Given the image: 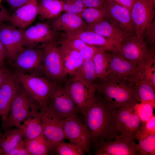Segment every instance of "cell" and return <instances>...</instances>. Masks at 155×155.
I'll return each instance as SVG.
<instances>
[{"mask_svg":"<svg viewBox=\"0 0 155 155\" xmlns=\"http://www.w3.org/2000/svg\"><path fill=\"white\" fill-rule=\"evenodd\" d=\"M16 75L10 74L0 87V115L2 123L6 119L20 87Z\"/></svg>","mask_w":155,"mask_h":155,"instance_id":"21","label":"cell"},{"mask_svg":"<svg viewBox=\"0 0 155 155\" xmlns=\"http://www.w3.org/2000/svg\"><path fill=\"white\" fill-rule=\"evenodd\" d=\"M11 16L8 10L0 4V25L4 22L9 21Z\"/></svg>","mask_w":155,"mask_h":155,"instance_id":"44","label":"cell"},{"mask_svg":"<svg viewBox=\"0 0 155 155\" xmlns=\"http://www.w3.org/2000/svg\"><path fill=\"white\" fill-rule=\"evenodd\" d=\"M98 80L95 82L96 90L117 108L125 104L137 102L134 96L133 86L107 78Z\"/></svg>","mask_w":155,"mask_h":155,"instance_id":"2","label":"cell"},{"mask_svg":"<svg viewBox=\"0 0 155 155\" xmlns=\"http://www.w3.org/2000/svg\"><path fill=\"white\" fill-rule=\"evenodd\" d=\"M52 20L50 25L53 28L58 32L64 31L67 34L86 30L87 26L81 16L72 13L65 12Z\"/></svg>","mask_w":155,"mask_h":155,"instance_id":"20","label":"cell"},{"mask_svg":"<svg viewBox=\"0 0 155 155\" xmlns=\"http://www.w3.org/2000/svg\"><path fill=\"white\" fill-rule=\"evenodd\" d=\"M42 72L46 78L57 82L65 76L62 58L59 47L55 42H51L44 48Z\"/></svg>","mask_w":155,"mask_h":155,"instance_id":"13","label":"cell"},{"mask_svg":"<svg viewBox=\"0 0 155 155\" xmlns=\"http://www.w3.org/2000/svg\"><path fill=\"white\" fill-rule=\"evenodd\" d=\"M149 2L155 7V0H147Z\"/></svg>","mask_w":155,"mask_h":155,"instance_id":"49","label":"cell"},{"mask_svg":"<svg viewBox=\"0 0 155 155\" xmlns=\"http://www.w3.org/2000/svg\"><path fill=\"white\" fill-rule=\"evenodd\" d=\"M62 36L63 38H78L88 44L100 47L110 51L117 49L109 40L90 30H84L71 34L64 33Z\"/></svg>","mask_w":155,"mask_h":155,"instance_id":"23","label":"cell"},{"mask_svg":"<svg viewBox=\"0 0 155 155\" xmlns=\"http://www.w3.org/2000/svg\"><path fill=\"white\" fill-rule=\"evenodd\" d=\"M26 142L21 141L8 154V155H28L25 148Z\"/></svg>","mask_w":155,"mask_h":155,"instance_id":"42","label":"cell"},{"mask_svg":"<svg viewBox=\"0 0 155 155\" xmlns=\"http://www.w3.org/2000/svg\"><path fill=\"white\" fill-rule=\"evenodd\" d=\"M44 55V48L24 47L13 60L16 71L40 75Z\"/></svg>","mask_w":155,"mask_h":155,"instance_id":"12","label":"cell"},{"mask_svg":"<svg viewBox=\"0 0 155 155\" xmlns=\"http://www.w3.org/2000/svg\"><path fill=\"white\" fill-rule=\"evenodd\" d=\"M105 19L124 31L135 35L130 10L115 1L105 0Z\"/></svg>","mask_w":155,"mask_h":155,"instance_id":"17","label":"cell"},{"mask_svg":"<svg viewBox=\"0 0 155 155\" xmlns=\"http://www.w3.org/2000/svg\"><path fill=\"white\" fill-rule=\"evenodd\" d=\"M134 96L137 102H146L155 108V89L145 79L141 78L133 86Z\"/></svg>","mask_w":155,"mask_h":155,"instance_id":"27","label":"cell"},{"mask_svg":"<svg viewBox=\"0 0 155 155\" xmlns=\"http://www.w3.org/2000/svg\"><path fill=\"white\" fill-rule=\"evenodd\" d=\"M60 35L50 25L39 22L24 31L22 42L24 47L44 48L47 44L55 42Z\"/></svg>","mask_w":155,"mask_h":155,"instance_id":"8","label":"cell"},{"mask_svg":"<svg viewBox=\"0 0 155 155\" xmlns=\"http://www.w3.org/2000/svg\"><path fill=\"white\" fill-rule=\"evenodd\" d=\"M101 48L88 44L78 51L84 60L92 58L95 54Z\"/></svg>","mask_w":155,"mask_h":155,"instance_id":"41","label":"cell"},{"mask_svg":"<svg viewBox=\"0 0 155 155\" xmlns=\"http://www.w3.org/2000/svg\"><path fill=\"white\" fill-rule=\"evenodd\" d=\"M38 18L43 21L52 20L63 11V0H37Z\"/></svg>","mask_w":155,"mask_h":155,"instance_id":"26","label":"cell"},{"mask_svg":"<svg viewBox=\"0 0 155 155\" xmlns=\"http://www.w3.org/2000/svg\"><path fill=\"white\" fill-rule=\"evenodd\" d=\"M135 104H126L121 106L117 110L115 118V127L118 134L135 139L142 125L134 111Z\"/></svg>","mask_w":155,"mask_h":155,"instance_id":"14","label":"cell"},{"mask_svg":"<svg viewBox=\"0 0 155 155\" xmlns=\"http://www.w3.org/2000/svg\"><path fill=\"white\" fill-rule=\"evenodd\" d=\"M23 123L21 131L26 142L42 133V126L39 108L33 110Z\"/></svg>","mask_w":155,"mask_h":155,"instance_id":"25","label":"cell"},{"mask_svg":"<svg viewBox=\"0 0 155 155\" xmlns=\"http://www.w3.org/2000/svg\"><path fill=\"white\" fill-rule=\"evenodd\" d=\"M13 9H16L25 4L30 0H5Z\"/></svg>","mask_w":155,"mask_h":155,"instance_id":"45","label":"cell"},{"mask_svg":"<svg viewBox=\"0 0 155 155\" xmlns=\"http://www.w3.org/2000/svg\"><path fill=\"white\" fill-rule=\"evenodd\" d=\"M65 87L84 116L92 101L96 90L95 83L72 78L66 82Z\"/></svg>","mask_w":155,"mask_h":155,"instance_id":"10","label":"cell"},{"mask_svg":"<svg viewBox=\"0 0 155 155\" xmlns=\"http://www.w3.org/2000/svg\"><path fill=\"white\" fill-rule=\"evenodd\" d=\"M60 42L65 43L72 49L78 51L88 44L78 38H63L61 41L59 42L58 43Z\"/></svg>","mask_w":155,"mask_h":155,"instance_id":"40","label":"cell"},{"mask_svg":"<svg viewBox=\"0 0 155 155\" xmlns=\"http://www.w3.org/2000/svg\"><path fill=\"white\" fill-rule=\"evenodd\" d=\"M143 38L146 41L148 44L150 46L151 49H155V19H154L152 22L147 26L144 36Z\"/></svg>","mask_w":155,"mask_h":155,"instance_id":"39","label":"cell"},{"mask_svg":"<svg viewBox=\"0 0 155 155\" xmlns=\"http://www.w3.org/2000/svg\"><path fill=\"white\" fill-rule=\"evenodd\" d=\"M143 69L123 57L115 50L110 51L109 73L106 78L133 86L142 78Z\"/></svg>","mask_w":155,"mask_h":155,"instance_id":"4","label":"cell"},{"mask_svg":"<svg viewBox=\"0 0 155 155\" xmlns=\"http://www.w3.org/2000/svg\"><path fill=\"white\" fill-rule=\"evenodd\" d=\"M72 75L74 79L95 82L98 79L92 58L84 60Z\"/></svg>","mask_w":155,"mask_h":155,"instance_id":"31","label":"cell"},{"mask_svg":"<svg viewBox=\"0 0 155 155\" xmlns=\"http://www.w3.org/2000/svg\"><path fill=\"white\" fill-rule=\"evenodd\" d=\"M147 42L135 35H130L117 50L124 58L137 63L143 69L146 64L155 57V50L149 49Z\"/></svg>","mask_w":155,"mask_h":155,"instance_id":"6","label":"cell"},{"mask_svg":"<svg viewBox=\"0 0 155 155\" xmlns=\"http://www.w3.org/2000/svg\"><path fill=\"white\" fill-rule=\"evenodd\" d=\"M155 7L147 0H134L130 10L135 35L144 39L147 26L154 19Z\"/></svg>","mask_w":155,"mask_h":155,"instance_id":"15","label":"cell"},{"mask_svg":"<svg viewBox=\"0 0 155 155\" xmlns=\"http://www.w3.org/2000/svg\"><path fill=\"white\" fill-rule=\"evenodd\" d=\"M7 53L4 46L0 41V67H2Z\"/></svg>","mask_w":155,"mask_h":155,"instance_id":"48","label":"cell"},{"mask_svg":"<svg viewBox=\"0 0 155 155\" xmlns=\"http://www.w3.org/2000/svg\"><path fill=\"white\" fill-rule=\"evenodd\" d=\"M86 7L81 0H63V11L81 16Z\"/></svg>","mask_w":155,"mask_h":155,"instance_id":"35","label":"cell"},{"mask_svg":"<svg viewBox=\"0 0 155 155\" xmlns=\"http://www.w3.org/2000/svg\"><path fill=\"white\" fill-rule=\"evenodd\" d=\"M86 7H100L104 4L105 0H81Z\"/></svg>","mask_w":155,"mask_h":155,"instance_id":"43","label":"cell"},{"mask_svg":"<svg viewBox=\"0 0 155 155\" xmlns=\"http://www.w3.org/2000/svg\"><path fill=\"white\" fill-rule=\"evenodd\" d=\"M59 47L61 55L64 70L65 76L72 75L75 71L83 63L84 60L79 53L65 43Z\"/></svg>","mask_w":155,"mask_h":155,"instance_id":"24","label":"cell"},{"mask_svg":"<svg viewBox=\"0 0 155 155\" xmlns=\"http://www.w3.org/2000/svg\"><path fill=\"white\" fill-rule=\"evenodd\" d=\"M110 51L101 48L92 58L98 80L104 79L109 74Z\"/></svg>","mask_w":155,"mask_h":155,"instance_id":"29","label":"cell"},{"mask_svg":"<svg viewBox=\"0 0 155 155\" xmlns=\"http://www.w3.org/2000/svg\"><path fill=\"white\" fill-rule=\"evenodd\" d=\"M155 57H153L145 65L142 78L148 82L155 89Z\"/></svg>","mask_w":155,"mask_h":155,"instance_id":"37","label":"cell"},{"mask_svg":"<svg viewBox=\"0 0 155 155\" xmlns=\"http://www.w3.org/2000/svg\"><path fill=\"white\" fill-rule=\"evenodd\" d=\"M52 147L42 133L26 142L28 155H46Z\"/></svg>","mask_w":155,"mask_h":155,"instance_id":"30","label":"cell"},{"mask_svg":"<svg viewBox=\"0 0 155 155\" xmlns=\"http://www.w3.org/2000/svg\"><path fill=\"white\" fill-rule=\"evenodd\" d=\"M0 136L1 135H0ZM0 155H1V148L0 146Z\"/></svg>","mask_w":155,"mask_h":155,"instance_id":"50","label":"cell"},{"mask_svg":"<svg viewBox=\"0 0 155 155\" xmlns=\"http://www.w3.org/2000/svg\"><path fill=\"white\" fill-rule=\"evenodd\" d=\"M154 107L150 104L146 102H137L134 106V111L144 125L154 115Z\"/></svg>","mask_w":155,"mask_h":155,"instance_id":"33","label":"cell"},{"mask_svg":"<svg viewBox=\"0 0 155 155\" xmlns=\"http://www.w3.org/2000/svg\"><path fill=\"white\" fill-rule=\"evenodd\" d=\"M135 139L121 134L108 141L94 145L96 155H140L138 145Z\"/></svg>","mask_w":155,"mask_h":155,"instance_id":"11","label":"cell"},{"mask_svg":"<svg viewBox=\"0 0 155 155\" xmlns=\"http://www.w3.org/2000/svg\"><path fill=\"white\" fill-rule=\"evenodd\" d=\"M10 74L2 67H0V87L7 80Z\"/></svg>","mask_w":155,"mask_h":155,"instance_id":"46","label":"cell"},{"mask_svg":"<svg viewBox=\"0 0 155 155\" xmlns=\"http://www.w3.org/2000/svg\"><path fill=\"white\" fill-rule=\"evenodd\" d=\"M24 139L22 132L17 128L11 129L4 132L0 136L1 155H8V154Z\"/></svg>","mask_w":155,"mask_h":155,"instance_id":"28","label":"cell"},{"mask_svg":"<svg viewBox=\"0 0 155 155\" xmlns=\"http://www.w3.org/2000/svg\"><path fill=\"white\" fill-rule=\"evenodd\" d=\"M24 30L11 25H0V41L6 50L7 56L10 60L13 61L24 48L22 42Z\"/></svg>","mask_w":155,"mask_h":155,"instance_id":"18","label":"cell"},{"mask_svg":"<svg viewBox=\"0 0 155 155\" xmlns=\"http://www.w3.org/2000/svg\"><path fill=\"white\" fill-rule=\"evenodd\" d=\"M2 0H0V4H1V2L2 1Z\"/></svg>","mask_w":155,"mask_h":155,"instance_id":"51","label":"cell"},{"mask_svg":"<svg viewBox=\"0 0 155 155\" xmlns=\"http://www.w3.org/2000/svg\"><path fill=\"white\" fill-rule=\"evenodd\" d=\"M155 134V115L154 114L148 121L137 133L135 139L138 140L145 138L148 136Z\"/></svg>","mask_w":155,"mask_h":155,"instance_id":"38","label":"cell"},{"mask_svg":"<svg viewBox=\"0 0 155 155\" xmlns=\"http://www.w3.org/2000/svg\"><path fill=\"white\" fill-rule=\"evenodd\" d=\"M40 106L22 87H19L11 105L6 120L2 123L5 132L13 127L21 131L22 123L30 115L32 111Z\"/></svg>","mask_w":155,"mask_h":155,"instance_id":"3","label":"cell"},{"mask_svg":"<svg viewBox=\"0 0 155 155\" xmlns=\"http://www.w3.org/2000/svg\"><path fill=\"white\" fill-rule=\"evenodd\" d=\"M16 75L23 88L40 106H48L52 93L57 85L56 82L39 75L17 71Z\"/></svg>","mask_w":155,"mask_h":155,"instance_id":"5","label":"cell"},{"mask_svg":"<svg viewBox=\"0 0 155 155\" xmlns=\"http://www.w3.org/2000/svg\"><path fill=\"white\" fill-rule=\"evenodd\" d=\"M113 1L117 3L125 6L130 11L134 0H108Z\"/></svg>","mask_w":155,"mask_h":155,"instance_id":"47","label":"cell"},{"mask_svg":"<svg viewBox=\"0 0 155 155\" xmlns=\"http://www.w3.org/2000/svg\"><path fill=\"white\" fill-rule=\"evenodd\" d=\"M42 134L52 147L64 142V127L66 118L56 113L48 106L41 107Z\"/></svg>","mask_w":155,"mask_h":155,"instance_id":"7","label":"cell"},{"mask_svg":"<svg viewBox=\"0 0 155 155\" xmlns=\"http://www.w3.org/2000/svg\"><path fill=\"white\" fill-rule=\"evenodd\" d=\"M87 24L86 30L92 31L107 38L117 48L132 35L124 32L105 18Z\"/></svg>","mask_w":155,"mask_h":155,"instance_id":"19","label":"cell"},{"mask_svg":"<svg viewBox=\"0 0 155 155\" xmlns=\"http://www.w3.org/2000/svg\"><path fill=\"white\" fill-rule=\"evenodd\" d=\"M106 9L105 3L100 7H86L82 12L81 16L87 24L95 22L105 18Z\"/></svg>","mask_w":155,"mask_h":155,"instance_id":"32","label":"cell"},{"mask_svg":"<svg viewBox=\"0 0 155 155\" xmlns=\"http://www.w3.org/2000/svg\"><path fill=\"white\" fill-rule=\"evenodd\" d=\"M38 15L37 0H30L16 9L11 15L9 20L11 25L20 29L24 30L34 21Z\"/></svg>","mask_w":155,"mask_h":155,"instance_id":"22","label":"cell"},{"mask_svg":"<svg viewBox=\"0 0 155 155\" xmlns=\"http://www.w3.org/2000/svg\"><path fill=\"white\" fill-rule=\"evenodd\" d=\"M117 110L100 94H95L84 116L85 123L91 135L92 143L95 145L111 140L119 135L115 123Z\"/></svg>","mask_w":155,"mask_h":155,"instance_id":"1","label":"cell"},{"mask_svg":"<svg viewBox=\"0 0 155 155\" xmlns=\"http://www.w3.org/2000/svg\"><path fill=\"white\" fill-rule=\"evenodd\" d=\"M54 147L59 155H83L84 152L77 146L63 142Z\"/></svg>","mask_w":155,"mask_h":155,"instance_id":"36","label":"cell"},{"mask_svg":"<svg viewBox=\"0 0 155 155\" xmlns=\"http://www.w3.org/2000/svg\"><path fill=\"white\" fill-rule=\"evenodd\" d=\"M47 106L63 118L78 115L79 113L65 86L56 85L51 95Z\"/></svg>","mask_w":155,"mask_h":155,"instance_id":"16","label":"cell"},{"mask_svg":"<svg viewBox=\"0 0 155 155\" xmlns=\"http://www.w3.org/2000/svg\"><path fill=\"white\" fill-rule=\"evenodd\" d=\"M137 140L140 155H155V134Z\"/></svg>","mask_w":155,"mask_h":155,"instance_id":"34","label":"cell"},{"mask_svg":"<svg viewBox=\"0 0 155 155\" xmlns=\"http://www.w3.org/2000/svg\"><path fill=\"white\" fill-rule=\"evenodd\" d=\"M1 133H0V135H1Z\"/></svg>","mask_w":155,"mask_h":155,"instance_id":"52","label":"cell"},{"mask_svg":"<svg viewBox=\"0 0 155 155\" xmlns=\"http://www.w3.org/2000/svg\"><path fill=\"white\" fill-rule=\"evenodd\" d=\"M64 133L65 139L84 152H90L92 136L86 125L83 123L78 115L69 116L66 119Z\"/></svg>","mask_w":155,"mask_h":155,"instance_id":"9","label":"cell"}]
</instances>
